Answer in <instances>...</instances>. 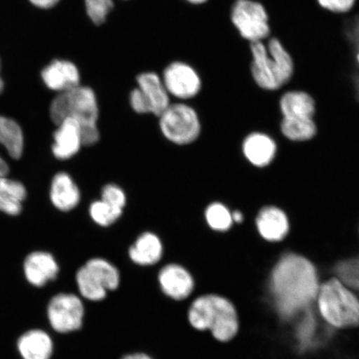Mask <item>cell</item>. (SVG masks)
<instances>
[{
	"label": "cell",
	"mask_w": 359,
	"mask_h": 359,
	"mask_svg": "<svg viewBox=\"0 0 359 359\" xmlns=\"http://www.w3.org/2000/svg\"><path fill=\"white\" fill-rule=\"evenodd\" d=\"M0 146L15 159H19L24 151V136L19 124L3 116H0ZM8 172V165L0 156V177H6Z\"/></svg>",
	"instance_id": "20"
},
{
	"label": "cell",
	"mask_w": 359,
	"mask_h": 359,
	"mask_svg": "<svg viewBox=\"0 0 359 359\" xmlns=\"http://www.w3.org/2000/svg\"><path fill=\"white\" fill-rule=\"evenodd\" d=\"M53 134V154L58 160H69L83 146L80 125L72 118L62 120Z\"/></svg>",
	"instance_id": "14"
},
{
	"label": "cell",
	"mask_w": 359,
	"mask_h": 359,
	"mask_svg": "<svg viewBox=\"0 0 359 359\" xmlns=\"http://www.w3.org/2000/svg\"><path fill=\"white\" fill-rule=\"evenodd\" d=\"M354 58H355L356 64L359 67V52L356 53L355 57H354Z\"/></svg>",
	"instance_id": "37"
},
{
	"label": "cell",
	"mask_w": 359,
	"mask_h": 359,
	"mask_svg": "<svg viewBox=\"0 0 359 359\" xmlns=\"http://www.w3.org/2000/svg\"><path fill=\"white\" fill-rule=\"evenodd\" d=\"M50 116L56 125L66 118L77 121L80 128L97 125L100 107L95 93L81 85L60 93L51 103Z\"/></svg>",
	"instance_id": "5"
},
{
	"label": "cell",
	"mask_w": 359,
	"mask_h": 359,
	"mask_svg": "<svg viewBox=\"0 0 359 359\" xmlns=\"http://www.w3.org/2000/svg\"><path fill=\"white\" fill-rule=\"evenodd\" d=\"M251 78L257 87L276 92L289 85L294 78L293 56L276 36L266 41L250 43Z\"/></svg>",
	"instance_id": "2"
},
{
	"label": "cell",
	"mask_w": 359,
	"mask_h": 359,
	"mask_svg": "<svg viewBox=\"0 0 359 359\" xmlns=\"http://www.w3.org/2000/svg\"><path fill=\"white\" fill-rule=\"evenodd\" d=\"M283 119L292 122L312 120L316 112V101L304 90H290L280 100Z\"/></svg>",
	"instance_id": "15"
},
{
	"label": "cell",
	"mask_w": 359,
	"mask_h": 359,
	"mask_svg": "<svg viewBox=\"0 0 359 359\" xmlns=\"http://www.w3.org/2000/svg\"><path fill=\"white\" fill-rule=\"evenodd\" d=\"M88 213L92 221L97 226L109 227L118 221L123 214V210L114 208L100 199L92 202Z\"/></svg>",
	"instance_id": "24"
},
{
	"label": "cell",
	"mask_w": 359,
	"mask_h": 359,
	"mask_svg": "<svg viewBox=\"0 0 359 359\" xmlns=\"http://www.w3.org/2000/svg\"><path fill=\"white\" fill-rule=\"evenodd\" d=\"M34 6L41 8H50L55 6L60 0H29Z\"/></svg>",
	"instance_id": "32"
},
{
	"label": "cell",
	"mask_w": 359,
	"mask_h": 359,
	"mask_svg": "<svg viewBox=\"0 0 359 359\" xmlns=\"http://www.w3.org/2000/svg\"><path fill=\"white\" fill-rule=\"evenodd\" d=\"M16 348L22 359H51L53 342L47 332L32 329L17 340Z\"/></svg>",
	"instance_id": "17"
},
{
	"label": "cell",
	"mask_w": 359,
	"mask_h": 359,
	"mask_svg": "<svg viewBox=\"0 0 359 359\" xmlns=\"http://www.w3.org/2000/svg\"><path fill=\"white\" fill-rule=\"evenodd\" d=\"M84 308L82 302L73 294H58L47 307L49 325L57 333L67 334L80 329L83 325Z\"/></svg>",
	"instance_id": "10"
},
{
	"label": "cell",
	"mask_w": 359,
	"mask_h": 359,
	"mask_svg": "<svg viewBox=\"0 0 359 359\" xmlns=\"http://www.w3.org/2000/svg\"><path fill=\"white\" fill-rule=\"evenodd\" d=\"M42 78L48 88L56 92H65L80 85L79 70L73 62L55 60L42 72Z\"/></svg>",
	"instance_id": "16"
},
{
	"label": "cell",
	"mask_w": 359,
	"mask_h": 359,
	"mask_svg": "<svg viewBox=\"0 0 359 359\" xmlns=\"http://www.w3.org/2000/svg\"><path fill=\"white\" fill-rule=\"evenodd\" d=\"M318 6L327 13L337 15H345L351 13L357 0H316Z\"/></svg>",
	"instance_id": "30"
},
{
	"label": "cell",
	"mask_w": 359,
	"mask_h": 359,
	"mask_svg": "<svg viewBox=\"0 0 359 359\" xmlns=\"http://www.w3.org/2000/svg\"><path fill=\"white\" fill-rule=\"evenodd\" d=\"M128 255L132 262L139 266H154L163 257V242L155 233L143 232L130 247Z\"/></svg>",
	"instance_id": "19"
},
{
	"label": "cell",
	"mask_w": 359,
	"mask_h": 359,
	"mask_svg": "<svg viewBox=\"0 0 359 359\" xmlns=\"http://www.w3.org/2000/svg\"><path fill=\"white\" fill-rule=\"evenodd\" d=\"M161 290L170 298L183 300L194 290V280L187 269L170 264L161 269L158 277Z\"/></svg>",
	"instance_id": "13"
},
{
	"label": "cell",
	"mask_w": 359,
	"mask_h": 359,
	"mask_svg": "<svg viewBox=\"0 0 359 359\" xmlns=\"http://www.w3.org/2000/svg\"><path fill=\"white\" fill-rule=\"evenodd\" d=\"M122 359H152L145 353H133L125 356Z\"/></svg>",
	"instance_id": "33"
},
{
	"label": "cell",
	"mask_w": 359,
	"mask_h": 359,
	"mask_svg": "<svg viewBox=\"0 0 359 359\" xmlns=\"http://www.w3.org/2000/svg\"><path fill=\"white\" fill-rule=\"evenodd\" d=\"M158 118L161 133L173 144L189 145L200 137L201 124L199 116L193 107L186 103H170Z\"/></svg>",
	"instance_id": "7"
},
{
	"label": "cell",
	"mask_w": 359,
	"mask_h": 359,
	"mask_svg": "<svg viewBox=\"0 0 359 359\" xmlns=\"http://www.w3.org/2000/svg\"><path fill=\"white\" fill-rule=\"evenodd\" d=\"M243 151L251 163L257 167H264L273 160L276 145L271 137L262 133L250 135L244 142Z\"/></svg>",
	"instance_id": "22"
},
{
	"label": "cell",
	"mask_w": 359,
	"mask_h": 359,
	"mask_svg": "<svg viewBox=\"0 0 359 359\" xmlns=\"http://www.w3.org/2000/svg\"><path fill=\"white\" fill-rule=\"evenodd\" d=\"M161 79L169 95L180 100H191L201 89L199 74L191 66L182 62H174L165 67Z\"/></svg>",
	"instance_id": "11"
},
{
	"label": "cell",
	"mask_w": 359,
	"mask_h": 359,
	"mask_svg": "<svg viewBox=\"0 0 359 359\" xmlns=\"http://www.w3.org/2000/svg\"><path fill=\"white\" fill-rule=\"evenodd\" d=\"M282 133L286 137L294 141H305L312 138L316 133V126L313 120L303 122H292L283 119L281 123Z\"/></svg>",
	"instance_id": "27"
},
{
	"label": "cell",
	"mask_w": 359,
	"mask_h": 359,
	"mask_svg": "<svg viewBox=\"0 0 359 359\" xmlns=\"http://www.w3.org/2000/svg\"><path fill=\"white\" fill-rule=\"evenodd\" d=\"M26 190L22 183L6 177H0V210L11 215H19L22 202L26 198Z\"/></svg>",
	"instance_id": "23"
},
{
	"label": "cell",
	"mask_w": 359,
	"mask_h": 359,
	"mask_svg": "<svg viewBox=\"0 0 359 359\" xmlns=\"http://www.w3.org/2000/svg\"><path fill=\"white\" fill-rule=\"evenodd\" d=\"M50 199L61 212H70L81 201V191L69 174L60 172L53 177L50 188Z\"/></svg>",
	"instance_id": "18"
},
{
	"label": "cell",
	"mask_w": 359,
	"mask_h": 359,
	"mask_svg": "<svg viewBox=\"0 0 359 359\" xmlns=\"http://www.w3.org/2000/svg\"><path fill=\"white\" fill-rule=\"evenodd\" d=\"M85 7L89 19L93 24L101 25L107 20L112 8H114V0H84Z\"/></svg>",
	"instance_id": "28"
},
{
	"label": "cell",
	"mask_w": 359,
	"mask_h": 359,
	"mask_svg": "<svg viewBox=\"0 0 359 359\" xmlns=\"http://www.w3.org/2000/svg\"><path fill=\"white\" fill-rule=\"evenodd\" d=\"M318 316L325 324L339 330L359 327V295L339 278L321 283L317 298Z\"/></svg>",
	"instance_id": "4"
},
{
	"label": "cell",
	"mask_w": 359,
	"mask_h": 359,
	"mask_svg": "<svg viewBox=\"0 0 359 359\" xmlns=\"http://www.w3.org/2000/svg\"><path fill=\"white\" fill-rule=\"evenodd\" d=\"M60 267L51 254L36 251L26 257L24 262V275L29 284L42 288L48 282L55 280Z\"/></svg>",
	"instance_id": "12"
},
{
	"label": "cell",
	"mask_w": 359,
	"mask_h": 359,
	"mask_svg": "<svg viewBox=\"0 0 359 359\" xmlns=\"http://www.w3.org/2000/svg\"><path fill=\"white\" fill-rule=\"evenodd\" d=\"M187 1L193 4H202L208 2V0H187Z\"/></svg>",
	"instance_id": "35"
},
{
	"label": "cell",
	"mask_w": 359,
	"mask_h": 359,
	"mask_svg": "<svg viewBox=\"0 0 359 359\" xmlns=\"http://www.w3.org/2000/svg\"><path fill=\"white\" fill-rule=\"evenodd\" d=\"M4 89V82L1 78H0V93H2Z\"/></svg>",
	"instance_id": "36"
},
{
	"label": "cell",
	"mask_w": 359,
	"mask_h": 359,
	"mask_svg": "<svg viewBox=\"0 0 359 359\" xmlns=\"http://www.w3.org/2000/svg\"><path fill=\"white\" fill-rule=\"evenodd\" d=\"M320 284L311 260L294 253L283 255L273 266L269 280L273 311L281 320H293L316 304Z\"/></svg>",
	"instance_id": "1"
},
{
	"label": "cell",
	"mask_w": 359,
	"mask_h": 359,
	"mask_svg": "<svg viewBox=\"0 0 359 359\" xmlns=\"http://www.w3.org/2000/svg\"><path fill=\"white\" fill-rule=\"evenodd\" d=\"M80 128L83 146L95 145L100 140V132L97 125Z\"/></svg>",
	"instance_id": "31"
},
{
	"label": "cell",
	"mask_w": 359,
	"mask_h": 359,
	"mask_svg": "<svg viewBox=\"0 0 359 359\" xmlns=\"http://www.w3.org/2000/svg\"><path fill=\"white\" fill-rule=\"evenodd\" d=\"M334 272L337 278L359 294V257L339 262Z\"/></svg>",
	"instance_id": "26"
},
{
	"label": "cell",
	"mask_w": 359,
	"mask_h": 359,
	"mask_svg": "<svg viewBox=\"0 0 359 359\" xmlns=\"http://www.w3.org/2000/svg\"><path fill=\"white\" fill-rule=\"evenodd\" d=\"M230 21L240 37L248 43L266 41L272 35L269 15L257 0H234Z\"/></svg>",
	"instance_id": "6"
},
{
	"label": "cell",
	"mask_w": 359,
	"mask_h": 359,
	"mask_svg": "<svg viewBox=\"0 0 359 359\" xmlns=\"http://www.w3.org/2000/svg\"><path fill=\"white\" fill-rule=\"evenodd\" d=\"M206 223L215 231H226L232 226V213L226 205L214 202L205 212Z\"/></svg>",
	"instance_id": "25"
},
{
	"label": "cell",
	"mask_w": 359,
	"mask_h": 359,
	"mask_svg": "<svg viewBox=\"0 0 359 359\" xmlns=\"http://www.w3.org/2000/svg\"><path fill=\"white\" fill-rule=\"evenodd\" d=\"M137 88L130 93L132 109L138 114L159 116L170 104L167 88L156 73H143L137 78Z\"/></svg>",
	"instance_id": "9"
},
{
	"label": "cell",
	"mask_w": 359,
	"mask_h": 359,
	"mask_svg": "<svg viewBox=\"0 0 359 359\" xmlns=\"http://www.w3.org/2000/svg\"><path fill=\"white\" fill-rule=\"evenodd\" d=\"M188 318L194 329L210 330L219 342H230L239 333L237 309L231 300L221 295L205 294L197 298L191 304Z\"/></svg>",
	"instance_id": "3"
},
{
	"label": "cell",
	"mask_w": 359,
	"mask_h": 359,
	"mask_svg": "<svg viewBox=\"0 0 359 359\" xmlns=\"http://www.w3.org/2000/svg\"><path fill=\"white\" fill-rule=\"evenodd\" d=\"M233 222L241 223L243 221V215L240 212H235L232 213Z\"/></svg>",
	"instance_id": "34"
},
{
	"label": "cell",
	"mask_w": 359,
	"mask_h": 359,
	"mask_svg": "<svg viewBox=\"0 0 359 359\" xmlns=\"http://www.w3.org/2000/svg\"><path fill=\"white\" fill-rule=\"evenodd\" d=\"M101 200L114 208L123 210L127 205V195L123 188L114 183L107 184L101 191Z\"/></svg>",
	"instance_id": "29"
},
{
	"label": "cell",
	"mask_w": 359,
	"mask_h": 359,
	"mask_svg": "<svg viewBox=\"0 0 359 359\" xmlns=\"http://www.w3.org/2000/svg\"><path fill=\"white\" fill-rule=\"evenodd\" d=\"M81 294L85 299L100 302L107 296V291L118 288L120 283L118 269L102 258L88 260L76 275Z\"/></svg>",
	"instance_id": "8"
},
{
	"label": "cell",
	"mask_w": 359,
	"mask_h": 359,
	"mask_svg": "<svg viewBox=\"0 0 359 359\" xmlns=\"http://www.w3.org/2000/svg\"><path fill=\"white\" fill-rule=\"evenodd\" d=\"M259 234L269 241L284 239L289 231V222L286 215L276 208H266L259 212L257 219Z\"/></svg>",
	"instance_id": "21"
}]
</instances>
